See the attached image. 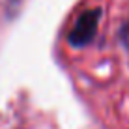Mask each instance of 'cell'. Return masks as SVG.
<instances>
[{
	"label": "cell",
	"mask_w": 129,
	"mask_h": 129,
	"mask_svg": "<svg viewBox=\"0 0 129 129\" xmlns=\"http://www.w3.org/2000/svg\"><path fill=\"white\" fill-rule=\"evenodd\" d=\"M101 10H86L79 15L75 24L71 26L68 34V41L73 47H84L95 38L97 26H99Z\"/></svg>",
	"instance_id": "obj_1"
}]
</instances>
